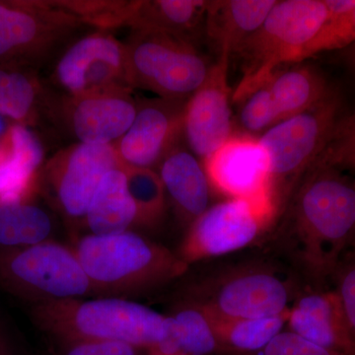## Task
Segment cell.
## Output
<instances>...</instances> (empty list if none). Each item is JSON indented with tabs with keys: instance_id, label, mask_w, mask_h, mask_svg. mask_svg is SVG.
Returning a JSON list of instances; mask_svg holds the SVG:
<instances>
[{
	"instance_id": "1",
	"label": "cell",
	"mask_w": 355,
	"mask_h": 355,
	"mask_svg": "<svg viewBox=\"0 0 355 355\" xmlns=\"http://www.w3.org/2000/svg\"><path fill=\"white\" fill-rule=\"evenodd\" d=\"M345 170L317 159L277 219V241L321 286L355 244V175Z\"/></svg>"
},
{
	"instance_id": "2",
	"label": "cell",
	"mask_w": 355,
	"mask_h": 355,
	"mask_svg": "<svg viewBox=\"0 0 355 355\" xmlns=\"http://www.w3.org/2000/svg\"><path fill=\"white\" fill-rule=\"evenodd\" d=\"M73 249L94 295L144 293L182 277L189 268L179 254L132 231L86 235Z\"/></svg>"
},
{
	"instance_id": "3",
	"label": "cell",
	"mask_w": 355,
	"mask_h": 355,
	"mask_svg": "<svg viewBox=\"0 0 355 355\" xmlns=\"http://www.w3.org/2000/svg\"><path fill=\"white\" fill-rule=\"evenodd\" d=\"M41 330L60 340H109L150 350L167 333V316L119 297L53 301L34 305Z\"/></svg>"
},
{
	"instance_id": "4",
	"label": "cell",
	"mask_w": 355,
	"mask_h": 355,
	"mask_svg": "<svg viewBox=\"0 0 355 355\" xmlns=\"http://www.w3.org/2000/svg\"><path fill=\"white\" fill-rule=\"evenodd\" d=\"M330 18L324 0H277L261 27L236 51L241 80L232 94L240 103L268 83L279 67L301 62L308 44Z\"/></svg>"
},
{
	"instance_id": "5",
	"label": "cell",
	"mask_w": 355,
	"mask_h": 355,
	"mask_svg": "<svg viewBox=\"0 0 355 355\" xmlns=\"http://www.w3.org/2000/svg\"><path fill=\"white\" fill-rule=\"evenodd\" d=\"M340 111V97L333 92L317 106L279 121L259 137L270 161L279 216L300 178L330 144Z\"/></svg>"
},
{
	"instance_id": "6",
	"label": "cell",
	"mask_w": 355,
	"mask_h": 355,
	"mask_svg": "<svg viewBox=\"0 0 355 355\" xmlns=\"http://www.w3.org/2000/svg\"><path fill=\"white\" fill-rule=\"evenodd\" d=\"M0 288L34 305L94 295L73 248L51 240L0 247Z\"/></svg>"
},
{
	"instance_id": "7",
	"label": "cell",
	"mask_w": 355,
	"mask_h": 355,
	"mask_svg": "<svg viewBox=\"0 0 355 355\" xmlns=\"http://www.w3.org/2000/svg\"><path fill=\"white\" fill-rule=\"evenodd\" d=\"M125 46L133 88L161 99L187 101L211 69L197 44L166 33L132 30Z\"/></svg>"
},
{
	"instance_id": "8",
	"label": "cell",
	"mask_w": 355,
	"mask_h": 355,
	"mask_svg": "<svg viewBox=\"0 0 355 355\" xmlns=\"http://www.w3.org/2000/svg\"><path fill=\"white\" fill-rule=\"evenodd\" d=\"M291 284L268 266H242L220 272L198 289L191 302L222 319L277 316L291 309Z\"/></svg>"
},
{
	"instance_id": "9",
	"label": "cell",
	"mask_w": 355,
	"mask_h": 355,
	"mask_svg": "<svg viewBox=\"0 0 355 355\" xmlns=\"http://www.w3.org/2000/svg\"><path fill=\"white\" fill-rule=\"evenodd\" d=\"M80 24L51 1H0V65L36 69Z\"/></svg>"
},
{
	"instance_id": "10",
	"label": "cell",
	"mask_w": 355,
	"mask_h": 355,
	"mask_svg": "<svg viewBox=\"0 0 355 355\" xmlns=\"http://www.w3.org/2000/svg\"><path fill=\"white\" fill-rule=\"evenodd\" d=\"M279 214L268 205L227 198L210 205L191 224L179 256L190 266L196 261L239 251L275 225Z\"/></svg>"
},
{
	"instance_id": "11",
	"label": "cell",
	"mask_w": 355,
	"mask_h": 355,
	"mask_svg": "<svg viewBox=\"0 0 355 355\" xmlns=\"http://www.w3.org/2000/svg\"><path fill=\"white\" fill-rule=\"evenodd\" d=\"M53 83L67 97L133 91L125 44L96 31L70 44L58 58Z\"/></svg>"
},
{
	"instance_id": "12",
	"label": "cell",
	"mask_w": 355,
	"mask_h": 355,
	"mask_svg": "<svg viewBox=\"0 0 355 355\" xmlns=\"http://www.w3.org/2000/svg\"><path fill=\"white\" fill-rule=\"evenodd\" d=\"M114 144H77L44 166V183L67 218L83 220L103 178L121 167Z\"/></svg>"
},
{
	"instance_id": "13",
	"label": "cell",
	"mask_w": 355,
	"mask_h": 355,
	"mask_svg": "<svg viewBox=\"0 0 355 355\" xmlns=\"http://www.w3.org/2000/svg\"><path fill=\"white\" fill-rule=\"evenodd\" d=\"M202 163L212 191L227 198L272 207L279 216L270 161L258 137L234 133Z\"/></svg>"
},
{
	"instance_id": "14",
	"label": "cell",
	"mask_w": 355,
	"mask_h": 355,
	"mask_svg": "<svg viewBox=\"0 0 355 355\" xmlns=\"http://www.w3.org/2000/svg\"><path fill=\"white\" fill-rule=\"evenodd\" d=\"M229 60L227 53H219L205 83L184 104L183 137L202 162L234 135Z\"/></svg>"
},
{
	"instance_id": "15",
	"label": "cell",
	"mask_w": 355,
	"mask_h": 355,
	"mask_svg": "<svg viewBox=\"0 0 355 355\" xmlns=\"http://www.w3.org/2000/svg\"><path fill=\"white\" fill-rule=\"evenodd\" d=\"M186 101L154 99L137 103L128 132L114 142L121 164L154 169L183 139Z\"/></svg>"
},
{
	"instance_id": "16",
	"label": "cell",
	"mask_w": 355,
	"mask_h": 355,
	"mask_svg": "<svg viewBox=\"0 0 355 355\" xmlns=\"http://www.w3.org/2000/svg\"><path fill=\"white\" fill-rule=\"evenodd\" d=\"M58 113L79 144H114L128 132L137 111L130 92L62 98Z\"/></svg>"
},
{
	"instance_id": "17",
	"label": "cell",
	"mask_w": 355,
	"mask_h": 355,
	"mask_svg": "<svg viewBox=\"0 0 355 355\" xmlns=\"http://www.w3.org/2000/svg\"><path fill=\"white\" fill-rule=\"evenodd\" d=\"M286 328L324 349L355 355V343L334 288H316L296 299Z\"/></svg>"
},
{
	"instance_id": "18",
	"label": "cell",
	"mask_w": 355,
	"mask_h": 355,
	"mask_svg": "<svg viewBox=\"0 0 355 355\" xmlns=\"http://www.w3.org/2000/svg\"><path fill=\"white\" fill-rule=\"evenodd\" d=\"M159 176L182 223L190 226L209 207L211 187L202 161L178 144L159 165Z\"/></svg>"
},
{
	"instance_id": "19",
	"label": "cell",
	"mask_w": 355,
	"mask_h": 355,
	"mask_svg": "<svg viewBox=\"0 0 355 355\" xmlns=\"http://www.w3.org/2000/svg\"><path fill=\"white\" fill-rule=\"evenodd\" d=\"M277 0L209 1L205 36L231 55L263 24Z\"/></svg>"
},
{
	"instance_id": "20",
	"label": "cell",
	"mask_w": 355,
	"mask_h": 355,
	"mask_svg": "<svg viewBox=\"0 0 355 355\" xmlns=\"http://www.w3.org/2000/svg\"><path fill=\"white\" fill-rule=\"evenodd\" d=\"M207 6L203 0L135 1L128 27L166 33L198 46L205 36Z\"/></svg>"
},
{
	"instance_id": "21",
	"label": "cell",
	"mask_w": 355,
	"mask_h": 355,
	"mask_svg": "<svg viewBox=\"0 0 355 355\" xmlns=\"http://www.w3.org/2000/svg\"><path fill=\"white\" fill-rule=\"evenodd\" d=\"M83 221L91 234L97 236L120 234L137 225V207L121 167L103 178Z\"/></svg>"
},
{
	"instance_id": "22",
	"label": "cell",
	"mask_w": 355,
	"mask_h": 355,
	"mask_svg": "<svg viewBox=\"0 0 355 355\" xmlns=\"http://www.w3.org/2000/svg\"><path fill=\"white\" fill-rule=\"evenodd\" d=\"M265 84L282 121L317 106L334 92L324 76L308 65L277 69Z\"/></svg>"
},
{
	"instance_id": "23",
	"label": "cell",
	"mask_w": 355,
	"mask_h": 355,
	"mask_svg": "<svg viewBox=\"0 0 355 355\" xmlns=\"http://www.w3.org/2000/svg\"><path fill=\"white\" fill-rule=\"evenodd\" d=\"M35 69L0 65V114L31 128L51 103Z\"/></svg>"
},
{
	"instance_id": "24",
	"label": "cell",
	"mask_w": 355,
	"mask_h": 355,
	"mask_svg": "<svg viewBox=\"0 0 355 355\" xmlns=\"http://www.w3.org/2000/svg\"><path fill=\"white\" fill-rule=\"evenodd\" d=\"M289 310L277 316L254 319H222L209 316L220 352L250 355L260 352L275 336L286 330Z\"/></svg>"
},
{
	"instance_id": "25",
	"label": "cell",
	"mask_w": 355,
	"mask_h": 355,
	"mask_svg": "<svg viewBox=\"0 0 355 355\" xmlns=\"http://www.w3.org/2000/svg\"><path fill=\"white\" fill-rule=\"evenodd\" d=\"M53 232L50 216L31 202L0 203V247L31 246L48 241Z\"/></svg>"
},
{
	"instance_id": "26",
	"label": "cell",
	"mask_w": 355,
	"mask_h": 355,
	"mask_svg": "<svg viewBox=\"0 0 355 355\" xmlns=\"http://www.w3.org/2000/svg\"><path fill=\"white\" fill-rule=\"evenodd\" d=\"M167 319L168 334L184 355L220 352L211 319L200 305L189 300Z\"/></svg>"
},
{
	"instance_id": "27",
	"label": "cell",
	"mask_w": 355,
	"mask_h": 355,
	"mask_svg": "<svg viewBox=\"0 0 355 355\" xmlns=\"http://www.w3.org/2000/svg\"><path fill=\"white\" fill-rule=\"evenodd\" d=\"M128 193L137 211V225L154 226L163 218L166 193L158 172L150 168L121 164Z\"/></svg>"
},
{
	"instance_id": "28",
	"label": "cell",
	"mask_w": 355,
	"mask_h": 355,
	"mask_svg": "<svg viewBox=\"0 0 355 355\" xmlns=\"http://www.w3.org/2000/svg\"><path fill=\"white\" fill-rule=\"evenodd\" d=\"M53 6L73 15L79 22L109 32L128 26L135 1H51Z\"/></svg>"
},
{
	"instance_id": "29",
	"label": "cell",
	"mask_w": 355,
	"mask_h": 355,
	"mask_svg": "<svg viewBox=\"0 0 355 355\" xmlns=\"http://www.w3.org/2000/svg\"><path fill=\"white\" fill-rule=\"evenodd\" d=\"M240 108V123L249 135L266 132L282 121L266 84L245 97Z\"/></svg>"
},
{
	"instance_id": "30",
	"label": "cell",
	"mask_w": 355,
	"mask_h": 355,
	"mask_svg": "<svg viewBox=\"0 0 355 355\" xmlns=\"http://www.w3.org/2000/svg\"><path fill=\"white\" fill-rule=\"evenodd\" d=\"M355 43V7L349 12L330 17L306 46L301 60L323 51L338 50Z\"/></svg>"
},
{
	"instance_id": "31",
	"label": "cell",
	"mask_w": 355,
	"mask_h": 355,
	"mask_svg": "<svg viewBox=\"0 0 355 355\" xmlns=\"http://www.w3.org/2000/svg\"><path fill=\"white\" fill-rule=\"evenodd\" d=\"M318 159L355 170V110L349 116L340 119L330 144Z\"/></svg>"
},
{
	"instance_id": "32",
	"label": "cell",
	"mask_w": 355,
	"mask_h": 355,
	"mask_svg": "<svg viewBox=\"0 0 355 355\" xmlns=\"http://www.w3.org/2000/svg\"><path fill=\"white\" fill-rule=\"evenodd\" d=\"M6 146L11 155L39 171L44 162V147L31 128L13 123L6 139Z\"/></svg>"
},
{
	"instance_id": "33",
	"label": "cell",
	"mask_w": 355,
	"mask_h": 355,
	"mask_svg": "<svg viewBox=\"0 0 355 355\" xmlns=\"http://www.w3.org/2000/svg\"><path fill=\"white\" fill-rule=\"evenodd\" d=\"M355 343V254L347 253L331 277Z\"/></svg>"
},
{
	"instance_id": "34",
	"label": "cell",
	"mask_w": 355,
	"mask_h": 355,
	"mask_svg": "<svg viewBox=\"0 0 355 355\" xmlns=\"http://www.w3.org/2000/svg\"><path fill=\"white\" fill-rule=\"evenodd\" d=\"M250 355H343L333 350L324 349L308 342L300 336L287 330L282 331L256 354Z\"/></svg>"
},
{
	"instance_id": "35",
	"label": "cell",
	"mask_w": 355,
	"mask_h": 355,
	"mask_svg": "<svg viewBox=\"0 0 355 355\" xmlns=\"http://www.w3.org/2000/svg\"><path fill=\"white\" fill-rule=\"evenodd\" d=\"M64 355H137V347L128 343L109 340H62Z\"/></svg>"
},
{
	"instance_id": "36",
	"label": "cell",
	"mask_w": 355,
	"mask_h": 355,
	"mask_svg": "<svg viewBox=\"0 0 355 355\" xmlns=\"http://www.w3.org/2000/svg\"><path fill=\"white\" fill-rule=\"evenodd\" d=\"M0 355H20L12 334L6 322L0 317Z\"/></svg>"
},
{
	"instance_id": "37",
	"label": "cell",
	"mask_w": 355,
	"mask_h": 355,
	"mask_svg": "<svg viewBox=\"0 0 355 355\" xmlns=\"http://www.w3.org/2000/svg\"><path fill=\"white\" fill-rule=\"evenodd\" d=\"M12 123V121L8 120V119L2 116V114H0V144L6 141L9 130H10Z\"/></svg>"
},
{
	"instance_id": "38",
	"label": "cell",
	"mask_w": 355,
	"mask_h": 355,
	"mask_svg": "<svg viewBox=\"0 0 355 355\" xmlns=\"http://www.w3.org/2000/svg\"><path fill=\"white\" fill-rule=\"evenodd\" d=\"M7 155V150H6V141L3 142V144H0V162H2V161L6 159Z\"/></svg>"
},
{
	"instance_id": "39",
	"label": "cell",
	"mask_w": 355,
	"mask_h": 355,
	"mask_svg": "<svg viewBox=\"0 0 355 355\" xmlns=\"http://www.w3.org/2000/svg\"><path fill=\"white\" fill-rule=\"evenodd\" d=\"M349 60L350 64H352V67H354L355 69V44L354 48H352V51H350Z\"/></svg>"
},
{
	"instance_id": "40",
	"label": "cell",
	"mask_w": 355,
	"mask_h": 355,
	"mask_svg": "<svg viewBox=\"0 0 355 355\" xmlns=\"http://www.w3.org/2000/svg\"><path fill=\"white\" fill-rule=\"evenodd\" d=\"M349 253L355 254V244L354 245V247H352V250H350V251L349 252Z\"/></svg>"
}]
</instances>
